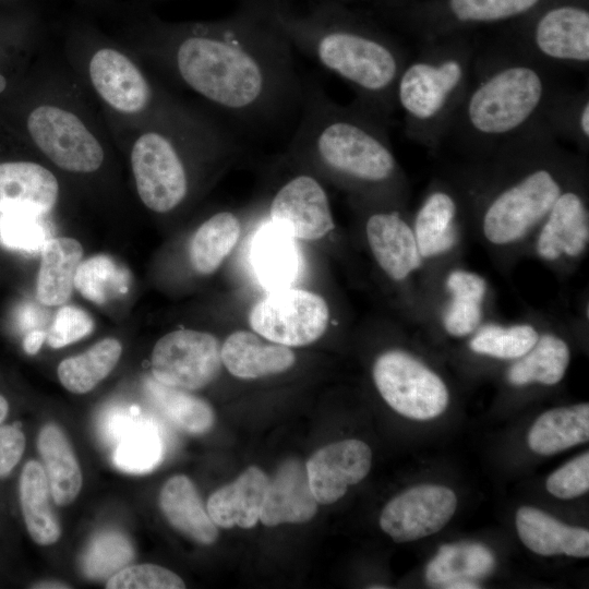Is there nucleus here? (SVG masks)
<instances>
[{
  "mask_svg": "<svg viewBox=\"0 0 589 589\" xmlns=\"http://www.w3.org/2000/svg\"><path fill=\"white\" fill-rule=\"evenodd\" d=\"M117 37L169 88L228 123L261 129L299 115L305 82L294 49L255 0L226 17L179 22L140 3L124 11Z\"/></svg>",
  "mask_w": 589,
  "mask_h": 589,
  "instance_id": "1",
  "label": "nucleus"
},
{
  "mask_svg": "<svg viewBox=\"0 0 589 589\" xmlns=\"http://www.w3.org/2000/svg\"><path fill=\"white\" fill-rule=\"evenodd\" d=\"M293 49L347 83L356 101L389 122L409 55L394 38L335 0H255Z\"/></svg>",
  "mask_w": 589,
  "mask_h": 589,
  "instance_id": "2",
  "label": "nucleus"
},
{
  "mask_svg": "<svg viewBox=\"0 0 589 589\" xmlns=\"http://www.w3.org/2000/svg\"><path fill=\"white\" fill-rule=\"evenodd\" d=\"M473 183L479 227L495 248L515 245L541 225L561 193L584 175L545 124L478 160Z\"/></svg>",
  "mask_w": 589,
  "mask_h": 589,
  "instance_id": "3",
  "label": "nucleus"
},
{
  "mask_svg": "<svg viewBox=\"0 0 589 589\" xmlns=\"http://www.w3.org/2000/svg\"><path fill=\"white\" fill-rule=\"evenodd\" d=\"M555 69L516 44L481 52L478 48L467 92L444 143L452 142L478 161L545 124V111L562 88Z\"/></svg>",
  "mask_w": 589,
  "mask_h": 589,
  "instance_id": "4",
  "label": "nucleus"
},
{
  "mask_svg": "<svg viewBox=\"0 0 589 589\" xmlns=\"http://www.w3.org/2000/svg\"><path fill=\"white\" fill-rule=\"evenodd\" d=\"M105 120L128 157L141 202L157 214L177 209L189 197L193 164L232 153L238 137L227 121L187 99L144 122Z\"/></svg>",
  "mask_w": 589,
  "mask_h": 589,
  "instance_id": "5",
  "label": "nucleus"
},
{
  "mask_svg": "<svg viewBox=\"0 0 589 589\" xmlns=\"http://www.w3.org/2000/svg\"><path fill=\"white\" fill-rule=\"evenodd\" d=\"M20 127L49 165L72 176L101 173L117 147L99 107L61 58L48 55L27 83Z\"/></svg>",
  "mask_w": 589,
  "mask_h": 589,
  "instance_id": "6",
  "label": "nucleus"
},
{
  "mask_svg": "<svg viewBox=\"0 0 589 589\" xmlns=\"http://www.w3.org/2000/svg\"><path fill=\"white\" fill-rule=\"evenodd\" d=\"M292 151L328 173L363 189L400 191L401 170L388 123L356 100L344 106L305 83Z\"/></svg>",
  "mask_w": 589,
  "mask_h": 589,
  "instance_id": "7",
  "label": "nucleus"
},
{
  "mask_svg": "<svg viewBox=\"0 0 589 589\" xmlns=\"http://www.w3.org/2000/svg\"><path fill=\"white\" fill-rule=\"evenodd\" d=\"M61 60L108 119L139 123L177 107L179 97L117 36L84 17L63 32Z\"/></svg>",
  "mask_w": 589,
  "mask_h": 589,
  "instance_id": "8",
  "label": "nucleus"
},
{
  "mask_svg": "<svg viewBox=\"0 0 589 589\" xmlns=\"http://www.w3.org/2000/svg\"><path fill=\"white\" fill-rule=\"evenodd\" d=\"M478 47L462 33L425 41L405 63L395 88L396 109L412 141L431 149L444 143L467 92Z\"/></svg>",
  "mask_w": 589,
  "mask_h": 589,
  "instance_id": "9",
  "label": "nucleus"
},
{
  "mask_svg": "<svg viewBox=\"0 0 589 589\" xmlns=\"http://www.w3.org/2000/svg\"><path fill=\"white\" fill-rule=\"evenodd\" d=\"M374 384L386 404L412 420H431L442 414L449 400L445 382L413 354L392 349L373 365Z\"/></svg>",
  "mask_w": 589,
  "mask_h": 589,
  "instance_id": "10",
  "label": "nucleus"
},
{
  "mask_svg": "<svg viewBox=\"0 0 589 589\" xmlns=\"http://www.w3.org/2000/svg\"><path fill=\"white\" fill-rule=\"evenodd\" d=\"M328 321V306L322 297L290 287L269 291L249 314L250 326L259 335L287 347L317 340Z\"/></svg>",
  "mask_w": 589,
  "mask_h": 589,
  "instance_id": "11",
  "label": "nucleus"
},
{
  "mask_svg": "<svg viewBox=\"0 0 589 589\" xmlns=\"http://www.w3.org/2000/svg\"><path fill=\"white\" fill-rule=\"evenodd\" d=\"M152 373L167 386L195 390L213 382L221 369V347L212 334L178 329L163 336L152 352Z\"/></svg>",
  "mask_w": 589,
  "mask_h": 589,
  "instance_id": "12",
  "label": "nucleus"
},
{
  "mask_svg": "<svg viewBox=\"0 0 589 589\" xmlns=\"http://www.w3.org/2000/svg\"><path fill=\"white\" fill-rule=\"evenodd\" d=\"M516 45L553 68L584 70L589 64V11L576 3L552 5Z\"/></svg>",
  "mask_w": 589,
  "mask_h": 589,
  "instance_id": "13",
  "label": "nucleus"
},
{
  "mask_svg": "<svg viewBox=\"0 0 589 589\" xmlns=\"http://www.w3.org/2000/svg\"><path fill=\"white\" fill-rule=\"evenodd\" d=\"M456 494L446 486L420 484L392 498L380 516L382 530L396 542L438 532L454 516Z\"/></svg>",
  "mask_w": 589,
  "mask_h": 589,
  "instance_id": "14",
  "label": "nucleus"
},
{
  "mask_svg": "<svg viewBox=\"0 0 589 589\" xmlns=\"http://www.w3.org/2000/svg\"><path fill=\"white\" fill-rule=\"evenodd\" d=\"M584 175L557 197L538 227L534 251L546 262L578 260L589 245V208Z\"/></svg>",
  "mask_w": 589,
  "mask_h": 589,
  "instance_id": "15",
  "label": "nucleus"
},
{
  "mask_svg": "<svg viewBox=\"0 0 589 589\" xmlns=\"http://www.w3.org/2000/svg\"><path fill=\"white\" fill-rule=\"evenodd\" d=\"M269 216L277 228L303 240L321 239L335 227L327 194L310 175H299L280 187Z\"/></svg>",
  "mask_w": 589,
  "mask_h": 589,
  "instance_id": "16",
  "label": "nucleus"
},
{
  "mask_svg": "<svg viewBox=\"0 0 589 589\" xmlns=\"http://www.w3.org/2000/svg\"><path fill=\"white\" fill-rule=\"evenodd\" d=\"M371 465V448L359 440L334 442L316 450L305 468L317 503L333 504L341 498L350 485L366 477Z\"/></svg>",
  "mask_w": 589,
  "mask_h": 589,
  "instance_id": "17",
  "label": "nucleus"
},
{
  "mask_svg": "<svg viewBox=\"0 0 589 589\" xmlns=\"http://www.w3.org/2000/svg\"><path fill=\"white\" fill-rule=\"evenodd\" d=\"M465 195L445 181L433 182L411 224L424 263L450 253L459 241Z\"/></svg>",
  "mask_w": 589,
  "mask_h": 589,
  "instance_id": "18",
  "label": "nucleus"
},
{
  "mask_svg": "<svg viewBox=\"0 0 589 589\" xmlns=\"http://www.w3.org/2000/svg\"><path fill=\"white\" fill-rule=\"evenodd\" d=\"M60 192L57 175L40 161H0L1 213L49 215L59 202Z\"/></svg>",
  "mask_w": 589,
  "mask_h": 589,
  "instance_id": "19",
  "label": "nucleus"
},
{
  "mask_svg": "<svg viewBox=\"0 0 589 589\" xmlns=\"http://www.w3.org/2000/svg\"><path fill=\"white\" fill-rule=\"evenodd\" d=\"M365 235L376 263L394 281H405L423 267L412 226L399 211L373 212Z\"/></svg>",
  "mask_w": 589,
  "mask_h": 589,
  "instance_id": "20",
  "label": "nucleus"
},
{
  "mask_svg": "<svg viewBox=\"0 0 589 589\" xmlns=\"http://www.w3.org/2000/svg\"><path fill=\"white\" fill-rule=\"evenodd\" d=\"M317 506L305 464L297 458H290L281 462L268 478L260 520L268 527L302 524L314 517Z\"/></svg>",
  "mask_w": 589,
  "mask_h": 589,
  "instance_id": "21",
  "label": "nucleus"
},
{
  "mask_svg": "<svg viewBox=\"0 0 589 589\" xmlns=\"http://www.w3.org/2000/svg\"><path fill=\"white\" fill-rule=\"evenodd\" d=\"M543 0H443L422 28L425 41L462 33L464 26L490 24L526 15Z\"/></svg>",
  "mask_w": 589,
  "mask_h": 589,
  "instance_id": "22",
  "label": "nucleus"
},
{
  "mask_svg": "<svg viewBox=\"0 0 589 589\" xmlns=\"http://www.w3.org/2000/svg\"><path fill=\"white\" fill-rule=\"evenodd\" d=\"M267 485L268 477L264 471L251 466L209 496L208 515L217 527L250 529L260 520Z\"/></svg>",
  "mask_w": 589,
  "mask_h": 589,
  "instance_id": "23",
  "label": "nucleus"
},
{
  "mask_svg": "<svg viewBox=\"0 0 589 589\" xmlns=\"http://www.w3.org/2000/svg\"><path fill=\"white\" fill-rule=\"evenodd\" d=\"M515 520L521 542L539 555L589 556V531L585 528L564 525L530 506L520 507Z\"/></svg>",
  "mask_w": 589,
  "mask_h": 589,
  "instance_id": "24",
  "label": "nucleus"
},
{
  "mask_svg": "<svg viewBox=\"0 0 589 589\" xmlns=\"http://www.w3.org/2000/svg\"><path fill=\"white\" fill-rule=\"evenodd\" d=\"M221 361L233 376L252 380L287 371L294 364L296 356L287 346L238 330L221 346Z\"/></svg>",
  "mask_w": 589,
  "mask_h": 589,
  "instance_id": "25",
  "label": "nucleus"
},
{
  "mask_svg": "<svg viewBox=\"0 0 589 589\" xmlns=\"http://www.w3.org/2000/svg\"><path fill=\"white\" fill-rule=\"evenodd\" d=\"M444 288L448 296L441 313L444 330L455 338L470 336L482 324L486 279L472 271L454 268L446 275Z\"/></svg>",
  "mask_w": 589,
  "mask_h": 589,
  "instance_id": "26",
  "label": "nucleus"
},
{
  "mask_svg": "<svg viewBox=\"0 0 589 589\" xmlns=\"http://www.w3.org/2000/svg\"><path fill=\"white\" fill-rule=\"evenodd\" d=\"M159 506L173 528L197 543L209 545L217 540V526L188 477L177 474L167 480L160 491Z\"/></svg>",
  "mask_w": 589,
  "mask_h": 589,
  "instance_id": "27",
  "label": "nucleus"
},
{
  "mask_svg": "<svg viewBox=\"0 0 589 589\" xmlns=\"http://www.w3.org/2000/svg\"><path fill=\"white\" fill-rule=\"evenodd\" d=\"M293 239L272 223L262 226L253 239L252 266L268 291L288 288L297 278L300 261Z\"/></svg>",
  "mask_w": 589,
  "mask_h": 589,
  "instance_id": "28",
  "label": "nucleus"
},
{
  "mask_svg": "<svg viewBox=\"0 0 589 589\" xmlns=\"http://www.w3.org/2000/svg\"><path fill=\"white\" fill-rule=\"evenodd\" d=\"M82 257L83 248L75 239L58 237L45 242L36 280V296L40 303L55 306L69 300Z\"/></svg>",
  "mask_w": 589,
  "mask_h": 589,
  "instance_id": "29",
  "label": "nucleus"
},
{
  "mask_svg": "<svg viewBox=\"0 0 589 589\" xmlns=\"http://www.w3.org/2000/svg\"><path fill=\"white\" fill-rule=\"evenodd\" d=\"M117 442L113 462L129 473H146L164 459L165 444L158 426L149 419L123 412L113 430Z\"/></svg>",
  "mask_w": 589,
  "mask_h": 589,
  "instance_id": "30",
  "label": "nucleus"
},
{
  "mask_svg": "<svg viewBox=\"0 0 589 589\" xmlns=\"http://www.w3.org/2000/svg\"><path fill=\"white\" fill-rule=\"evenodd\" d=\"M494 566V555L483 544H444L429 562L425 579L432 587L456 589L459 584L478 585Z\"/></svg>",
  "mask_w": 589,
  "mask_h": 589,
  "instance_id": "31",
  "label": "nucleus"
},
{
  "mask_svg": "<svg viewBox=\"0 0 589 589\" xmlns=\"http://www.w3.org/2000/svg\"><path fill=\"white\" fill-rule=\"evenodd\" d=\"M37 449L53 502L71 504L81 491L82 472L68 437L58 425L48 423L39 431Z\"/></svg>",
  "mask_w": 589,
  "mask_h": 589,
  "instance_id": "32",
  "label": "nucleus"
},
{
  "mask_svg": "<svg viewBox=\"0 0 589 589\" xmlns=\"http://www.w3.org/2000/svg\"><path fill=\"white\" fill-rule=\"evenodd\" d=\"M20 504L26 529L39 545L56 543L61 534L59 520L51 507V492L43 465L27 461L20 476Z\"/></svg>",
  "mask_w": 589,
  "mask_h": 589,
  "instance_id": "33",
  "label": "nucleus"
},
{
  "mask_svg": "<svg viewBox=\"0 0 589 589\" xmlns=\"http://www.w3.org/2000/svg\"><path fill=\"white\" fill-rule=\"evenodd\" d=\"M588 440V402L543 412L528 433L529 447L541 455H552Z\"/></svg>",
  "mask_w": 589,
  "mask_h": 589,
  "instance_id": "34",
  "label": "nucleus"
},
{
  "mask_svg": "<svg viewBox=\"0 0 589 589\" xmlns=\"http://www.w3.org/2000/svg\"><path fill=\"white\" fill-rule=\"evenodd\" d=\"M569 360V347L562 337L553 333L540 334L533 347L508 369L507 381L514 386L532 383L552 386L562 381Z\"/></svg>",
  "mask_w": 589,
  "mask_h": 589,
  "instance_id": "35",
  "label": "nucleus"
},
{
  "mask_svg": "<svg viewBox=\"0 0 589 589\" xmlns=\"http://www.w3.org/2000/svg\"><path fill=\"white\" fill-rule=\"evenodd\" d=\"M241 231L237 216L219 212L205 220L193 235L189 256L193 268L200 274H212L236 245Z\"/></svg>",
  "mask_w": 589,
  "mask_h": 589,
  "instance_id": "36",
  "label": "nucleus"
},
{
  "mask_svg": "<svg viewBox=\"0 0 589 589\" xmlns=\"http://www.w3.org/2000/svg\"><path fill=\"white\" fill-rule=\"evenodd\" d=\"M121 352L117 339L99 340L87 351L61 361L57 369L59 381L71 393H88L115 369Z\"/></svg>",
  "mask_w": 589,
  "mask_h": 589,
  "instance_id": "37",
  "label": "nucleus"
},
{
  "mask_svg": "<svg viewBox=\"0 0 589 589\" xmlns=\"http://www.w3.org/2000/svg\"><path fill=\"white\" fill-rule=\"evenodd\" d=\"M146 390L161 414L180 430L190 434H203L212 429L215 413L204 399L156 380L147 381Z\"/></svg>",
  "mask_w": 589,
  "mask_h": 589,
  "instance_id": "38",
  "label": "nucleus"
},
{
  "mask_svg": "<svg viewBox=\"0 0 589 589\" xmlns=\"http://www.w3.org/2000/svg\"><path fill=\"white\" fill-rule=\"evenodd\" d=\"M544 123L557 139L573 142L581 152L589 147V92L561 88L551 100Z\"/></svg>",
  "mask_w": 589,
  "mask_h": 589,
  "instance_id": "39",
  "label": "nucleus"
},
{
  "mask_svg": "<svg viewBox=\"0 0 589 589\" xmlns=\"http://www.w3.org/2000/svg\"><path fill=\"white\" fill-rule=\"evenodd\" d=\"M540 332L530 323L481 324L470 336L472 352L500 360H516L537 342Z\"/></svg>",
  "mask_w": 589,
  "mask_h": 589,
  "instance_id": "40",
  "label": "nucleus"
},
{
  "mask_svg": "<svg viewBox=\"0 0 589 589\" xmlns=\"http://www.w3.org/2000/svg\"><path fill=\"white\" fill-rule=\"evenodd\" d=\"M130 277L112 257L98 254L81 262L74 278V287L80 293L96 304L124 294Z\"/></svg>",
  "mask_w": 589,
  "mask_h": 589,
  "instance_id": "41",
  "label": "nucleus"
},
{
  "mask_svg": "<svg viewBox=\"0 0 589 589\" xmlns=\"http://www.w3.org/2000/svg\"><path fill=\"white\" fill-rule=\"evenodd\" d=\"M134 558L129 539L118 531H103L94 537L82 557V570L91 579H104L125 567Z\"/></svg>",
  "mask_w": 589,
  "mask_h": 589,
  "instance_id": "42",
  "label": "nucleus"
},
{
  "mask_svg": "<svg viewBox=\"0 0 589 589\" xmlns=\"http://www.w3.org/2000/svg\"><path fill=\"white\" fill-rule=\"evenodd\" d=\"M48 216L0 212V241L8 248L25 252L41 250L49 238Z\"/></svg>",
  "mask_w": 589,
  "mask_h": 589,
  "instance_id": "43",
  "label": "nucleus"
},
{
  "mask_svg": "<svg viewBox=\"0 0 589 589\" xmlns=\"http://www.w3.org/2000/svg\"><path fill=\"white\" fill-rule=\"evenodd\" d=\"M107 589H181L184 581L173 572L154 564L125 566L115 573Z\"/></svg>",
  "mask_w": 589,
  "mask_h": 589,
  "instance_id": "44",
  "label": "nucleus"
},
{
  "mask_svg": "<svg viewBox=\"0 0 589 589\" xmlns=\"http://www.w3.org/2000/svg\"><path fill=\"white\" fill-rule=\"evenodd\" d=\"M546 490L555 497L569 500L589 490V454L582 453L555 470L546 480Z\"/></svg>",
  "mask_w": 589,
  "mask_h": 589,
  "instance_id": "45",
  "label": "nucleus"
},
{
  "mask_svg": "<svg viewBox=\"0 0 589 589\" xmlns=\"http://www.w3.org/2000/svg\"><path fill=\"white\" fill-rule=\"evenodd\" d=\"M93 328L94 321L84 310L64 305L56 313L46 340L51 348H62L87 336Z\"/></svg>",
  "mask_w": 589,
  "mask_h": 589,
  "instance_id": "46",
  "label": "nucleus"
},
{
  "mask_svg": "<svg viewBox=\"0 0 589 589\" xmlns=\"http://www.w3.org/2000/svg\"><path fill=\"white\" fill-rule=\"evenodd\" d=\"M25 436L20 426L0 424V478L7 477L20 462Z\"/></svg>",
  "mask_w": 589,
  "mask_h": 589,
  "instance_id": "47",
  "label": "nucleus"
},
{
  "mask_svg": "<svg viewBox=\"0 0 589 589\" xmlns=\"http://www.w3.org/2000/svg\"><path fill=\"white\" fill-rule=\"evenodd\" d=\"M92 13H118L121 11L119 0H70Z\"/></svg>",
  "mask_w": 589,
  "mask_h": 589,
  "instance_id": "48",
  "label": "nucleus"
},
{
  "mask_svg": "<svg viewBox=\"0 0 589 589\" xmlns=\"http://www.w3.org/2000/svg\"><path fill=\"white\" fill-rule=\"evenodd\" d=\"M47 338V332L35 329L29 332L23 340V349L27 354H36Z\"/></svg>",
  "mask_w": 589,
  "mask_h": 589,
  "instance_id": "49",
  "label": "nucleus"
},
{
  "mask_svg": "<svg viewBox=\"0 0 589 589\" xmlns=\"http://www.w3.org/2000/svg\"><path fill=\"white\" fill-rule=\"evenodd\" d=\"M11 84V80L5 70L0 69V95L8 92Z\"/></svg>",
  "mask_w": 589,
  "mask_h": 589,
  "instance_id": "50",
  "label": "nucleus"
},
{
  "mask_svg": "<svg viewBox=\"0 0 589 589\" xmlns=\"http://www.w3.org/2000/svg\"><path fill=\"white\" fill-rule=\"evenodd\" d=\"M8 413H9V402L2 395H0V424L4 421Z\"/></svg>",
  "mask_w": 589,
  "mask_h": 589,
  "instance_id": "51",
  "label": "nucleus"
},
{
  "mask_svg": "<svg viewBox=\"0 0 589 589\" xmlns=\"http://www.w3.org/2000/svg\"><path fill=\"white\" fill-rule=\"evenodd\" d=\"M34 588H70L69 586L64 585V584H61V582H57V581H46V582H40L38 584L37 586H34Z\"/></svg>",
  "mask_w": 589,
  "mask_h": 589,
  "instance_id": "52",
  "label": "nucleus"
},
{
  "mask_svg": "<svg viewBox=\"0 0 589 589\" xmlns=\"http://www.w3.org/2000/svg\"><path fill=\"white\" fill-rule=\"evenodd\" d=\"M335 1H338V2H341V3L346 4L349 0H335Z\"/></svg>",
  "mask_w": 589,
  "mask_h": 589,
  "instance_id": "53",
  "label": "nucleus"
},
{
  "mask_svg": "<svg viewBox=\"0 0 589 589\" xmlns=\"http://www.w3.org/2000/svg\"><path fill=\"white\" fill-rule=\"evenodd\" d=\"M149 1H166V0H144V2H149Z\"/></svg>",
  "mask_w": 589,
  "mask_h": 589,
  "instance_id": "54",
  "label": "nucleus"
}]
</instances>
